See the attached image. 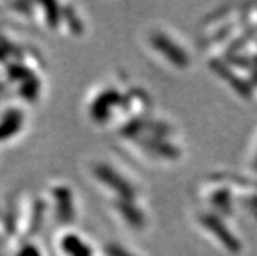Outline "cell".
I'll return each mask as SVG.
<instances>
[{
    "label": "cell",
    "mask_w": 257,
    "mask_h": 256,
    "mask_svg": "<svg viewBox=\"0 0 257 256\" xmlns=\"http://www.w3.org/2000/svg\"><path fill=\"white\" fill-rule=\"evenodd\" d=\"M93 175L99 183L108 187V191L111 188L117 194H120V196L123 198L121 200H134L135 195H136L134 185L130 183V181L125 179V177L121 173L115 170V166L102 162L95 163Z\"/></svg>",
    "instance_id": "1"
},
{
    "label": "cell",
    "mask_w": 257,
    "mask_h": 256,
    "mask_svg": "<svg viewBox=\"0 0 257 256\" xmlns=\"http://www.w3.org/2000/svg\"><path fill=\"white\" fill-rule=\"evenodd\" d=\"M201 224L202 226L208 227L209 231H214V230H219L223 225L221 224V221L218 220L214 216H201ZM218 239L221 242H225V240H231V242H236V237H234L230 231H221L218 235Z\"/></svg>",
    "instance_id": "3"
},
{
    "label": "cell",
    "mask_w": 257,
    "mask_h": 256,
    "mask_svg": "<svg viewBox=\"0 0 257 256\" xmlns=\"http://www.w3.org/2000/svg\"><path fill=\"white\" fill-rule=\"evenodd\" d=\"M149 42L161 56L166 59L167 62H173L178 68H186L189 64V56L184 47L165 32L156 30L153 34H150Z\"/></svg>",
    "instance_id": "2"
},
{
    "label": "cell",
    "mask_w": 257,
    "mask_h": 256,
    "mask_svg": "<svg viewBox=\"0 0 257 256\" xmlns=\"http://www.w3.org/2000/svg\"><path fill=\"white\" fill-rule=\"evenodd\" d=\"M254 169L257 170V156H256V158H254Z\"/></svg>",
    "instance_id": "4"
}]
</instances>
